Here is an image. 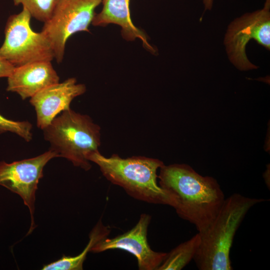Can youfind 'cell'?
<instances>
[{"instance_id":"obj_1","label":"cell","mask_w":270,"mask_h":270,"mask_svg":"<svg viewBox=\"0 0 270 270\" xmlns=\"http://www.w3.org/2000/svg\"><path fill=\"white\" fill-rule=\"evenodd\" d=\"M160 169L158 184L168 196L170 206L198 233L204 232L225 200L216 180L199 174L186 164H164Z\"/></svg>"},{"instance_id":"obj_2","label":"cell","mask_w":270,"mask_h":270,"mask_svg":"<svg viewBox=\"0 0 270 270\" xmlns=\"http://www.w3.org/2000/svg\"><path fill=\"white\" fill-rule=\"evenodd\" d=\"M264 198L234 193L225 198L216 216L202 232L194 260L200 270H232L230 252L235 234L249 210Z\"/></svg>"},{"instance_id":"obj_3","label":"cell","mask_w":270,"mask_h":270,"mask_svg":"<svg viewBox=\"0 0 270 270\" xmlns=\"http://www.w3.org/2000/svg\"><path fill=\"white\" fill-rule=\"evenodd\" d=\"M88 160L98 166L108 181L134 198L170 206L168 196L157 182L158 170L164 165L160 160L142 156L122 158L116 154L106 157L98 151L90 154Z\"/></svg>"},{"instance_id":"obj_4","label":"cell","mask_w":270,"mask_h":270,"mask_svg":"<svg viewBox=\"0 0 270 270\" xmlns=\"http://www.w3.org/2000/svg\"><path fill=\"white\" fill-rule=\"evenodd\" d=\"M44 139L50 144V150L57 157L71 162L85 170L92 165L88 156L99 151L100 128L90 116L72 110L61 112L43 130Z\"/></svg>"},{"instance_id":"obj_5","label":"cell","mask_w":270,"mask_h":270,"mask_svg":"<svg viewBox=\"0 0 270 270\" xmlns=\"http://www.w3.org/2000/svg\"><path fill=\"white\" fill-rule=\"evenodd\" d=\"M31 18L29 12L22 8L20 12L11 15L6 24L0 57L15 67L36 62H51L54 58L46 36L32 28Z\"/></svg>"},{"instance_id":"obj_6","label":"cell","mask_w":270,"mask_h":270,"mask_svg":"<svg viewBox=\"0 0 270 270\" xmlns=\"http://www.w3.org/2000/svg\"><path fill=\"white\" fill-rule=\"evenodd\" d=\"M102 0H58L41 32L53 50L58 63L62 61L68 38L76 32H88L96 8Z\"/></svg>"},{"instance_id":"obj_7","label":"cell","mask_w":270,"mask_h":270,"mask_svg":"<svg viewBox=\"0 0 270 270\" xmlns=\"http://www.w3.org/2000/svg\"><path fill=\"white\" fill-rule=\"evenodd\" d=\"M270 3L264 8L236 19L229 26L224 44L231 62L240 70L256 68L248 60L246 47L254 39L268 50L270 48Z\"/></svg>"},{"instance_id":"obj_8","label":"cell","mask_w":270,"mask_h":270,"mask_svg":"<svg viewBox=\"0 0 270 270\" xmlns=\"http://www.w3.org/2000/svg\"><path fill=\"white\" fill-rule=\"evenodd\" d=\"M57 158L50 150L32 158L8 163L0 162V186L18 194L29 210L30 224L27 235L36 226L34 222L36 194L38 184L43 177L44 166L52 158Z\"/></svg>"},{"instance_id":"obj_9","label":"cell","mask_w":270,"mask_h":270,"mask_svg":"<svg viewBox=\"0 0 270 270\" xmlns=\"http://www.w3.org/2000/svg\"><path fill=\"white\" fill-rule=\"evenodd\" d=\"M151 216L142 214L136 224L130 230L114 238H106L91 249L90 252H101L110 250H126L136 257L140 270H157L167 253L153 250L147 238Z\"/></svg>"},{"instance_id":"obj_10","label":"cell","mask_w":270,"mask_h":270,"mask_svg":"<svg viewBox=\"0 0 270 270\" xmlns=\"http://www.w3.org/2000/svg\"><path fill=\"white\" fill-rule=\"evenodd\" d=\"M86 86L78 84L74 78H68L42 90L30 98L36 114V124L43 130L60 113L70 108L72 100L84 94Z\"/></svg>"},{"instance_id":"obj_11","label":"cell","mask_w":270,"mask_h":270,"mask_svg":"<svg viewBox=\"0 0 270 270\" xmlns=\"http://www.w3.org/2000/svg\"><path fill=\"white\" fill-rule=\"evenodd\" d=\"M59 80L51 62H36L16 67L8 78L6 90L16 92L25 100Z\"/></svg>"},{"instance_id":"obj_12","label":"cell","mask_w":270,"mask_h":270,"mask_svg":"<svg viewBox=\"0 0 270 270\" xmlns=\"http://www.w3.org/2000/svg\"><path fill=\"white\" fill-rule=\"evenodd\" d=\"M130 0H102V8L95 14L92 24L94 26H104L110 24L119 25L124 38L134 40L140 38L144 46L152 52L154 50L148 43L145 34L132 23L130 13Z\"/></svg>"},{"instance_id":"obj_13","label":"cell","mask_w":270,"mask_h":270,"mask_svg":"<svg viewBox=\"0 0 270 270\" xmlns=\"http://www.w3.org/2000/svg\"><path fill=\"white\" fill-rule=\"evenodd\" d=\"M110 229L103 224L101 219L92 228L89 235V241L84 249L79 254L72 256H63L56 261L45 264L42 270H82L87 254L98 242L106 238Z\"/></svg>"},{"instance_id":"obj_14","label":"cell","mask_w":270,"mask_h":270,"mask_svg":"<svg viewBox=\"0 0 270 270\" xmlns=\"http://www.w3.org/2000/svg\"><path fill=\"white\" fill-rule=\"evenodd\" d=\"M200 243L198 232L167 253L157 270H180L194 260Z\"/></svg>"},{"instance_id":"obj_15","label":"cell","mask_w":270,"mask_h":270,"mask_svg":"<svg viewBox=\"0 0 270 270\" xmlns=\"http://www.w3.org/2000/svg\"><path fill=\"white\" fill-rule=\"evenodd\" d=\"M15 6L22 5L32 16L46 22L52 16L58 0H12Z\"/></svg>"},{"instance_id":"obj_16","label":"cell","mask_w":270,"mask_h":270,"mask_svg":"<svg viewBox=\"0 0 270 270\" xmlns=\"http://www.w3.org/2000/svg\"><path fill=\"white\" fill-rule=\"evenodd\" d=\"M32 124L28 121H15L0 114V133L9 132L20 136L26 142L32 138Z\"/></svg>"},{"instance_id":"obj_17","label":"cell","mask_w":270,"mask_h":270,"mask_svg":"<svg viewBox=\"0 0 270 270\" xmlns=\"http://www.w3.org/2000/svg\"><path fill=\"white\" fill-rule=\"evenodd\" d=\"M16 67L6 60L0 57V78H8Z\"/></svg>"},{"instance_id":"obj_18","label":"cell","mask_w":270,"mask_h":270,"mask_svg":"<svg viewBox=\"0 0 270 270\" xmlns=\"http://www.w3.org/2000/svg\"><path fill=\"white\" fill-rule=\"evenodd\" d=\"M214 0H204V4L206 10H210Z\"/></svg>"},{"instance_id":"obj_19","label":"cell","mask_w":270,"mask_h":270,"mask_svg":"<svg viewBox=\"0 0 270 270\" xmlns=\"http://www.w3.org/2000/svg\"><path fill=\"white\" fill-rule=\"evenodd\" d=\"M266 2H270V0H266Z\"/></svg>"}]
</instances>
